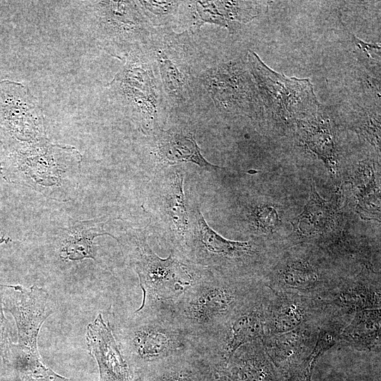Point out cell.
<instances>
[{"mask_svg": "<svg viewBox=\"0 0 381 381\" xmlns=\"http://www.w3.org/2000/svg\"><path fill=\"white\" fill-rule=\"evenodd\" d=\"M113 334L133 380L162 361L199 352L176 317L170 301L142 303L131 315L115 325Z\"/></svg>", "mask_w": 381, "mask_h": 381, "instance_id": "6da1fadb", "label": "cell"}, {"mask_svg": "<svg viewBox=\"0 0 381 381\" xmlns=\"http://www.w3.org/2000/svg\"><path fill=\"white\" fill-rule=\"evenodd\" d=\"M263 286L258 279L210 272L170 304L200 352L220 327Z\"/></svg>", "mask_w": 381, "mask_h": 381, "instance_id": "7a4b0ae2", "label": "cell"}, {"mask_svg": "<svg viewBox=\"0 0 381 381\" xmlns=\"http://www.w3.org/2000/svg\"><path fill=\"white\" fill-rule=\"evenodd\" d=\"M18 182L44 195L67 201L74 194L82 155L74 147L53 144L47 138L16 150Z\"/></svg>", "mask_w": 381, "mask_h": 381, "instance_id": "3957f363", "label": "cell"}, {"mask_svg": "<svg viewBox=\"0 0 381 381\" xmlns=\"http://www.w3.org/2000/svg\"><path fill=\"white\" fill-rule=\"evenodd\" d=\"M93 35L110 54L127 58L148 35V21L138 1H94L87 4Z\"/></svg>", "mask_w": 381, "mask_h": 381, "instance_id": "277c9868", "label": "cell"}, {"mask_svg": "<svg viewBox=\"0 0 381 381\" xmlns=\"http://www.w3.org/2000/svg\"><path fill=\"white\" fill-rule=\"evenodd\" d=\"M130 261L143 291V303L174 301L210 271L195 270L173 253L162 259L145 237L135 239Z\"/></svg>", "mask_w": 381, "mask_h": 381, "instance_id": "5b68a950", "label": "cell"}, {"mask_svg": "<svg viewBox=\"0 0 381 381\" xmlns=\"http://www.w3.org/2000/svg\"><path fill=\"white\" fill-rule=\"evenodd\" d=\"M265 287L243 303L201 346L200 353L213 368H225L243 345L264 336Z\"/></svg>", "mask_w": 381, "mask_h": 381, "instance_id": "8992f818", "label": "cell"}, {"mask_svg": "<svg viewBox=\"0 0 381 381\" xmlns=\"http://www.w3.org/2000/svg\"><path fill=\"white\" fill-rule=\"evenodd\" d=\"M248 62L261 96L274 116L286 121L308 116L320 107L308 80L289 78L275 73L251 51Z\"/></svg>", "mask_w": 381, "mask_h": 381, "instance_id": "52a82bcc", "label": "cell"}, {"mask_svg": "<svg viewBox=\"0 0 381 381\" xmlns=\"http://www.w3.org/2000/svg\"><path fill=\"white\" fill-rule=\"evenodd\" d=\"M345 277L326 271L309 256L291 255L280 260L261 282L274 291L325 301Z\"/></svg>", "mask_w": 381, "mask_h": 381, "instance_id": "ba28073f", "label": "cell"}, {"mask_svg": "<svg viewBox=\"0 0 381 381\" xmlns=\"http://www.w3.org/2000/svg\"><path fill=\"white\" fill-rule=\"evenodd\" d=\"M0 129L16 143V150L47 139L42 110L21 83H0Z\"/></svg>", "mask_w": 381, "mask_h": 381, "instance_id": "9c48e42d", "label": "cell"}, {"mask_svg": "<svg viewBox=\"0 0 381 381\" xmlns=\"http://www.w3.org/2000/svg\"><path fill=\"white\" fill-rule=\"evenodd\" d=\"M3 308L15 320L20 350L40 354L38 335L46 320L54 312L49 293L44 289L32 286L29 289L20 285L0 284Z\"/></svg>", "mask_w": 381, "mask_h": 381, "instance_id": "30bf717a", "label": "cell"}, {"mask_svg": "<svg viewBox=\"0 0 381 381\" xmlns=\"http://www.w3.org/2000/svg\"><path fill=\"white\" fill-rule=\"evenodd\" d=\"M327 316L323 300L274 291L265 287L263 337L288 332Z\"/></svg>", "mask_w": 381, "mask_h": 381, "instance_id": "8fae6325", "label": "cell"}, {"mask_svg": "<svg viewBox=\"0 0 381 381\" xmlns=\"http://www.w3.org/2000/svg\"><path fill=\"white\" fill-rule=\"evenodd\" d=\"M110 87L128 110L150 121L158 111V95L152 70L135 52L126 58L123 69L110 83Z\"/></svg>", "mask_w": 381, "mask_h": 381, "instance_id": "7c38bea8", "label": "cell"}, {"mask_svg": "<svg viewBox=\"0 0 381 381\" xmlns=\"http://www.w3.org/2000/svg\"><path fill=\"white\" fill-rule=\"evenodd\" d=\"M195 217L199 243L186 251L190 258L200 263L219 267L218 274L220 268L224 267V274L234 277H237L232 272L234 268L243 270L252 264V260L258 255L255 246L247 241H234L222 237L207 224L199 210L195 212Z\"/></svg>", "mask_w": 381, "mask_h": 381, "instance_id": "4fadbf2b", "label": "cell"}, {"mask_svg": "<svg viewBox=\"0 0 381 381\" xmlns=\"http://www.w3.org/2000/svg\"><path fill=\"white\" fill-rule=\"evenodd\" d=\"M327 318L306 323L288 332L260 340L274 365L284 374L293 373L313 353Z\"/></svg>", "mask_w": 381, "mask_h": 381, "instance_id": "5bb4252c", "label": "cell"}, {"mask_svg": "<svg viewBox=\"0 0 381 381\" xmlns=\"http://www.w3.org/2000/svg\"><path fill=\"white\" fill-rule=\"evenodd\" d=\"M380 277L364 267L356 275L346 277L324 301L333 317L350 321L358 311L380 308Z\"/></svg>", "mask_w": 381, "mask_h": 381, "instance_id": "9a60e30c", "label": "cell"}, {"mask_svg": "<svg viewBox=\"0 0 381 381\" xmlns=\"http://www.w3.org/2000/svg\"><path fill=\"white\" fill-rule=\"evenodd\" d=\"M86 341L89 353L98 365L99 381H133L112 329L102 314L87 325Z\"/></svg>", "mask_w": 381, "mask_h": 381, "instance_id": "2e32d148", "label": "cell"}, {"mask_svg": "<svg viewBox=\"0 0 381 381\" xmlns=\"http://www.w3.org/2000/svg\"><path fill=\"white\" fill-rule=\"evenodd\" d=\"M133 381H213V374L205 357L192 352L154 364Z\"/></svg>", "mask_w": 381, "mask_h": 381, "instance_id": "e0dca14e", "label": "cell"}, {"mask_svg": "<svg viewBox=\"0 0 381 381\" xmlns=\"http://www.w3.org/2000/svg\"><path fill=\"white\" fill-rule=\"evenodd\" d=\"M298 127L304 143L325 162L330 174L337 176L338 152L327 116L318 107L309 117L301 119Z\"/></svg>", "mask_w": 381, "mask_h": 381, "instance_id": "ac0fdd59", "label": "cell"}, {"mask_svg": "<svg viewBox=\"0 0 381 381\" xmlns=\"http://www.w3.org/2000/svg\"><path fill=\"white\" fill-rule=\"evenodd\" d=\"M380 308L358 311L341 332L337 343L360 351L380 350Z\"/></svg>", "mask_w": 381, "mask_h": 381, "instance_id": "d6986e66", "label": "cell"}, {"mask_svg": "<svg viewBox=\"0 0 381 381\" xmlns=\"http://www.w3.org/2000/svg\"><path fill=\"white\" fill-rule=\"evenodd\" d=\"M227 367L242 381H278L274 365L260 340L241 346L231 358Z\"/></svg>", "mask_w": 381, "mask_h": 381, "instance_id": "ffe728a7", "label": "cell"}, {"mask_svg": "<svg viewBox=\"0 0 381 381\" xmlns=\"http://www.w3.org/2000/svg\"><path fill=\"white\" fill-rule=\"evenodd\" d=\"M104 222L91 220L78 222L65 229L60 248V258L64 260H80L90 258L95 260L96 246L95 238L108 235L117 238L104 231Z\"/></svg>", "mask_w": 381, "mask_h": 381, "instance_id": "44dd1931", "label": "cell"}, {"mask_svg": "<svg viewBox=\"0 0 381 381\" xmlns=\"http://www.w3.org/2000/svg\"><path fill=\"white\" fill-rule=\"evenodd\" d=\"M157 148L160 159L167 165L193 162L208 171L219 168L209 163L202 157L200 147L190 133L182 131H162Z\"/></svg>", "mask_w": 381, "mask_h": 381, "instance_id": "7402d4cb", "label": "cell"}, {"mask_svg": "<svg viewBox=\"0 0 381 381\" xmlns=\"http://www.w3.org/2000/svg\"><path fill=\"white\" fill-rule=\"evenodd\" d=\"M334 214L332 203L320 196L313 183L308 202L303 212L292 222L294 231L303 237L322 234L332 224Z\"/></svg>", "mask_w": 381, "mask_h": 381, "instance_id": "603a6c76", "label": "cell"}, {"mask_svg": "<svg viewBox=\"0 0 381 381\" xmlns=\"http://www.w3.org/2000/svg\"><path fill=\"white\" fill-rule=\"evenodd\" d=\"M155 54L167 94L173 102L185 101L188 96L189 73L160 45L155 49Z\"/></svg>", "mask_w": 381, "mask_h": 381, "instance_id": "cb8c5ba5", "label": "cell"}, {"mask_svg": "<svg viewBox=\"0 0 381 381\" xmlns=\"http://www.w3.org/2000/svg\"><path fill=\"white\" fill-rule=\"evenodd\" d=\"M167 207L178 232L184 236L188 225V217L183 191V175L181 174H176L171 183L167 196Z\"/></svg>", "mask_w": 381, "mask_h": 381, "instance_id": "d4e9b609", "label": "cell"}, {"mask_svg": "<svg viewBox=\"0 0 381 381\" xmlns=\"http://www.w3.org/2000/svg\"><path fill=\"white\" fill-rule=\"evenodd\" d=\"M147 18L154 24H164L174 16L180 1H137Z\"/></svg>", "mask_w": 381, "mask_h": 381, "instance_id": "484cf974", "label": "cell"}, {"mask_svg": "<svg viewBox=\"0 0 381 381\" xmlns=\"http://www.w3.org/2000/svg\"><path fill=\"white\" fill-rule=\"evenodd\" d=\"M257 228L265 233H272L278 227L280 220L277 210L270 206L258 207L253 214Z\"/></svg>", "mask_w": 381, "mask_h": 381, "instance_id": "4316f807", "label": "cell"}, {"mask_svg": "<svg viewBox=\"0 0 381 381\" xmlns=\"http://www.w3.org/2000/svg\"><path fill=\"white\" fill-rule=\"evenodd\" d=\"M12 344L10 328L8 320L4 313L2 301L0 296V355L4 363L8 360Z\"/></svg>", "mask_w": 381, "mask_h": 381, "instance_id": "83f0119b", "label": "cell"}, {"mask_svg": "<svg viewBox=\"0 0 381 381\" xmlns=\"http://www.w3.org/2000/svg\"><path fill=\"white\" fill-rule=\"evenodd\" d=\"M353 37L354 43L361 52L365 54V56L370 61H375L376 64L380 65V47L376 44L365 43L356 37Z\"/></svg>", "mask_w": 381, "mask_h": 381, "instance_id": "f1b7e54d", "label": "cell"}, {"mask_svg": "<svg viewBox=\"0 0 381 381\" xmlns=\"http://www.w3.org/2000/svg\"><path fill=\"white\" fill-rule=\"evenodd\" d=\"M8 367L10 368L11 373L4 380L1 381H35L30 377L16 371L10 366Z\"/></svg>", "mask_w": 381, "mask_h": 381, "instance_id": "f546056e", "label": "cell"}]
</instances>
